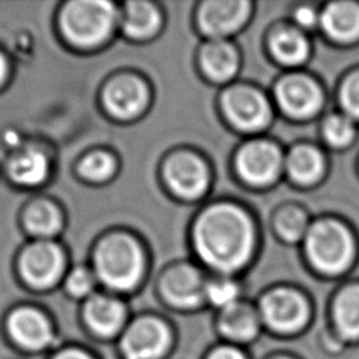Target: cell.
Listing matches in <instances>:
<instances>
[{
    "mask_svg": "<svg viewBox=\"0 0 359 359\" xmlns=\"http://www.w3.org/2000/svg\"><path fill=\"white\" fill-rule=\"evenodd\" d=\"M195 245L201 258L219 271H234L248 259L252 227L247 215L220 203L205 210L195 226Z\"/></svg>",
    "mask_w": 359,
    "mask_h": 359,
    "instance_id": "6da1fadb",
    "label": "cell"
},
{
    "mask_svg": "<svg viewBox=\"0 0 359 359\" xmlns=\"http://www.w3.org/2000/svg\"><path fill=\"white\" fill-rule=\"evenodd\" d=\"M95 271L107 286L116 290L132 289L143 271L142 251L130 237L111 236L95 251Z\"/></svg>",
    "mask_w": 359,
    "mask_h": 359,
    "instance_id": "7a4b0ae2",
    "label": "cell"
},
{
    "mask_svg": "<svg viewBox=\"0 0 359 359\" xmlns=\"http://www.w3.org/2000/svg\"><path fill=\"white\" fill-rule=\"evenodd\" d=\"M62 28L66 36L81 46L104 41L115 22V7L102 0H77L62 13Z\"/></svg>",
    "mask_w": 359,
    "mask_h": 359,
    "instance_id": "3957f363",
    "label": "cell"
},
{
    "mask_svg": "<svg viewBox=\"0 0 359 359\" xmlns=\"http://www.w3.org/2000/svg\"><path fill=\"white\" fill-rule=\"evenodd\" d=\"M307 254L321 271H342L352 257V240L345 227L334 222L314 224L307 233Z\"/></svg>",
    "mask_w": 359,
    "mask_h": 359,
    "instance_id": "277c9868",
    "label": "cell"
},
{
    "mask_svg": "<svg viewBox=\"0 0 359 359\" xmlns=\"http://www.w3.org/2000/svg\"><path fill=\"white\" fill-rule=\"evenodd\" d=\"M223 105L230 121L245 130L262 128L269 119L266 100L255 90L236 87L226 93Z\"/></svg>",
    "mask_w": 359,
    "mask_h": 359,
    "instance_id": "5b68a950",
    "label": "cell"
},
{
    "mask_svg": "<svg viewBox=\"0 0 359 359\" xmlns=\"http://www.w3.org/2000/svg\"><path fill=\"white\" fill-rule=\"evenodd\" d=\"M62 269V251L52 243L42 241L31 245L21 258L22 275L36 287H46L55 283Z\"/></svg>",
    "mask_w": 359,
    "mask_h": 359,
    "instance_id": "8992f818",
    "label": "cell"
},
{
    "mask_svg": "<svg viewBox=\"0 0 359 359\" xmlns=\"http://www.w3.org/2000/svg\"><path fill=\"white\" fill-rule=\"evenodd\" d=\"M280 165L278 149L268 142H252L244 146L237 157L238 172L251 184L271 182Z\"/></svg>",
    "mask_w": 359,
    "mask_h": 359,
    "instance_id": "52a82bcc",
    "label": "cell"
},
{
    "mask_svg": "<svg viewBox=\"0 0 359 359\" xmlns=\"http://www.w3.org/2000/svg\"><path fill=\"white\" fill-rule=\"evenodd\" d=\"M168 344L167 328L154 318L136 321L123 338V351L129 359H156Z\"/></svg>",
    "mask_w": 359,
    "mask_h": 359,
    "instance_id": "ba28073f",
    "label": "cell"
},
{
    "mask_svg": "<svg viewBox=\"0 0 359 359\" xmlns=\"http://www.w3.org/2000/svg\"><path fill=\"white\" fill-rule=\"evenodd\" d=\"M266 323L279 331H293L307 317V307L300 294L290 290H275L262 300Z\"/></svg>",
    "mask_w": 359,
    "mask_h": 359,
    "instance_id": "9c48e42d",
    "label": "cell"
},
{
    "mask_svg": "<svg viewBox=\"0 0 359 359\" xmlns=\"http://www.w3.org/2000/svg\"><path fill=\"white\" fill-rule=\"evenodd\" d=\"M280 107L294 116L311 115L321 104V94L314 81L304 76H289L276 87Z\"/></svg>",
    "mask_w": 359,
    "mask_h": 359,
    "instance_id": "30bf717a",
    "label": "cell"
},
{
    "mask_svg": "<svg viewBox=\"0 0 359 359\" xmlns=\"http://www.w3.org/2000/svg\"><path fill=\"white\" fill-rule=\"evenodd\" d=\"M170 187L181 196L195 198L206 187L208 175L203 163L192 154H177L165 167Z\"/></svg>",
    "mask_w": 359,
    "mask_h": 359,
    "instance_id": "8fae6325",
    "label": "cell"
},
{
    "mask_svg": "<svg viewBox=\"0 0 359 359\" xmlns=\"http://www.w3.org/2000/svg\"><path fill=\"white\" fill-rule=\"evenodd\" d=\"M250 4L244 0H213L199 11L201 27L210 35H226L240 27L248 14Z\"/></svg>",
    "mask_w": 359,
    "mask_h": 359,
    "instance_id": "7c38bea8",
    "label": "cell"
},
{
    "mask_svg": "<svg viewBox=\"0 0 359 359\" xmlns=\"http://www.w3.org/2000/svg\"><path fill=\"white\" fill-rule=\"evenodd\" d=\"M105 107L119 118H130L139 114L147 102L144 84L135 77H119L109 83L104 93Z\"/></svg>",
    "mask_w": 359,
    "mask_h": 359,
    "instance_id": "4fadbf2b",
    "label": "cell"
},
{
    "mask_svg": "<svg viewBox=\"0 0 359 359\" xmlns=\"http://www.w3.org/2000/svg\"><path fill=\"white\" fill-rule=\"evenodd\" d=\"M163 292L171 303L191 307L202 300L206 294V287L202 276L195 269L178 266L164 276Z\"/></svg>",
    "mask_w": 359,
    "mask_h": 359,
    "instance_id": "5bb4252c",
    "label": "cell"
},
{
    "mask_svg": "<svg viewBox=\"0 0 359 359\" xmlns=\"http://www.w3.org/2000/svg\"><path fill=\"white\" fill-rule=\"evenodd\" d=\"M10 331L18 344L31 349L42 348L50 339L46 320L32 309L17 310L10 318Z\"/></svg>",
    "mask_w": 359,
    "mask_h": 359,
    "instance_id": "9a60e30c",
    "label": "cell"
},
{
    "mask_svg": "<svg viewBox=\"0 0 359 359\" xmlns=\"http://www.w3.org/2000/svg\"><path fill=\"white\" fill-rule=\"evenodd\" d=\"M327 34L338 41H352L359 36V6L348 1L331 3L321 15Z\"/></svg>",
    "mask_w": 359,
    "mask_h": 359,
    "instance_id": "2e32d148",
    "label": "cell"
},
{
    "mask_svg": "<svg viewBox=\"0 0 359 359\" xmlns=\"http://www.w3.org/2000/svg\"><path fill=\"white\" fill-rule=\"evenodd\" d=\"M123 316L122 304L107 296H95L86 306V318L90 327L101 335L116 332L123 321Z\"/></svg>",
    "mask_w": 359,
    "mask_h": 359,
    "instance_id": "e0dca14e",
    "label": "cell"
},
{
    "mask_svg": "<svg viewBox=\"0 0 359 359\" xmlns=\"http://www.w3.org/2000/svg\"><path fill=\"white\" fill-rule=\"evenodd\" d=\"M10 175L25 185H35L43 181L48 174V160L36 149H25L11 157L8 163Z\"/></svg>",
    "mask_w": 359,
    "mask_h": 359,
    "instance_id": "ac0fdd59",
    "label": "cell"
},
{
    "mask_svg": "<svg viewBox=\"0 0 359 359\" xmlns=\"http://www.w3.org/2000/svg\"><path fill=\"white\" fill-rule=\"evenodd\" d=\"M220 328L227 337L245 341L255 335L258 323L251 309L244 304L234 303L224 309L220 317Z\"/></svg>",
    "mask_w": 359,
    "mask_h": 359,
    "instance_id": "d6986e66",
    "label": "cell"
},
{
    "mask_svg": "<svg viewBox=\"0 0 359 359\" xmlns=\"http://www.w3.org/2000/svg\"><path fill=\"white\" fill-rule=\"evenodd\" d=\"M203 70L215 80H226L237 69V56L231 46L223 42H213L202 52Z\"/></svg>",
    "mask_w": 359,
    "mask_h": 359,
    "instance_id": "ffe728a7",
    "label": "cell"
},
{
    "mask_svg": "<svg viewBox=\"0 0 359 359\" xmlns=\"http://www.w3.org/2000/svg\"><path fill=\"white\" fill-rule=\"evenodd\" d=\"M160 24L157 10L146 1H129L126 4L123 28L130 36L143 38L151 35Z\"/></svg>",
    "mask_w": 359,
    "mask_h": 359,
    "instance_id": "44dd1931",
    "label": "cell"
},
{
    "mask_svg": "<svg viewBox=\"0 0 359 359\" xmlns=\"http://www.w3.org/2000/svg\"><path fill=\"white\" fill-rule=\"evenodd\" d=\"M287 171L299 182H313L323 171V158L320 153L311 147H297L292 150L286 163Z\"/></svg>",
    "mask_w": 359,
    "mask_h": 359,
    "instance_id": "7402d4cb",
    "label": "cell"
},
{
    "mask_svg": "<svg viewBox=\"0 0 359 359\" xmlns=\"http://www.w3.org/2000/svg\"><path fill=\"white\" fill-rule=\"evenodd\" d=\"M338 328L346 337H359V286L344 290L335 303Z\"/></svg>",
    "mask_w": 359,
    "mask_h": 359,
    "instance_id": "603a6c76",
    "label": "cell"
},
{
    "mask_svg": "<svg viewBox=\"0 0 359 359\" xmlns=\"http://www.w3.org/2000/svg\"><path fill=\"white\" fill-rule=\"evenodd\" d=\"M25 224L34 234L52 236L60 229V215L52 203L36 202L27 210Z\"/></svg>",
    "mask_w": 359,
    "mask_h": 359,
    "instance_id": "cb8c5ba5",
    "label": "cell"
},
{
    "mask_svg": "<svg viewBox=\"0 0 359 359\" xmlns=\"http://www.w3.org/2000/svg\"><path fill=\"white\" fill-rule=\"evenodd\" d=\"M272 50L280 62L296 65L304 60L307 55V42L299 32L286 29L273 36Z\"/></svg>",
    "mask_w": 359,
    "mask_h": 359,
    "instance_id": "d4e9b609",
    "label": "cell"
},
{
    "mask_svg": "<svg viewBox=\"0 0 359 359\" xmlns=\"http://www.w3.org/2000/svg\"><path fill=\"white\" fill-rule=\"evenodd\" d=\"M80 174L91 181H104L112 175L115 171L114 158L102 151H95L88 154L79 167Z\"/></svg>",
    "mask_w": 359,
    "mask_h": 359,
    "instance_id": "484cf974",
    "label": "cell"
},
{
    "mask_svg": "<svg viewBox=\"0 0 359 359\" xmlns=\"http://www.w3.org/2000/svg\"><path fill=\"white\" fill-rule=\"evenodd\" d=\"M276 227L286 240L296 241L306 231V217L297 209H286L278 216Z\"/></svg>",
    "mask_w": 359,
    "mask_h": 359,
    "instance_id": "4316f807",
    "label": "cell"
},
{
    "mask_svg": "<svg viewBox=\"0 0 359 359\" xmlns=\"http://www.w3.org/2000/svg\"><path fill=\"white\" fill-rule=\"evenodd\" d=\"M325 137L331 144L344 146L351 142L353 136V126L345 116H331L324 126Z\"/></svg>",
    "mask_w": 359,
    "mask_h": 359,
    "instance_id": "83f0119b",
    "label": "cell"
},
{
    "mask_svg": "<svg viewBox=\"0 0 359 359\" xmlns=\"http://www.w3.org/2000/svg\"><path fill=\"white\" fill-rule=\"evenodd\" d=\"M206 296L209 297V300L213 304L220 306L223 309H227V307H230L231 304L236 303L237 287L230 282L210 283L206 287Z\"/></svg>",
    "mask_w": 359,
    "mask_h": 359,
    "instance_id": "f1b7e54d",
    "label": "cell"
},
{
    "mask_svg": "<svg viewBox=\"0 0 359 359\" xmlns=\"http://www.w3.org/2000/svg\"><path fill=\"white\" fill-rule=\"evenodd\" d=\"M344 108L353 116L359 118V73L351 76L341 91Z\"/></svg>",
    "mask_w": 359,
    "mask_h": 359,
    "instance_id": "f546056e",
    "label": "cell"
},
{
    "mask_svg": "<svg viewBox=\"0 0 359 359\" xmlns=\"http://www.w3.org/2000/svg\"><path fill=\"white\" fill-rule=\"evenodd\" d=\"M66 286L72 294L84 296L93 289L94 278L91 272H88L86 268H77L67 278Z\"/></svg>",
    "mask_w": 359,
    "mask_h": 359,
    "instance_id": "4dcf8cb0",
    "label": "cell"
},
{
    "mask_svg": "<svg viewBox=\"0 0 359 359\" xmlns=\"http://www.w3.org/2000/svg\"><path fill=\"white\" fill-rule=\"evenodd\" d=\"M296 20L303 27H311L316 21V13L309 7H300L296 10Z\"/></svg>",
    "mask_w": 359,
    "mask_h": 359,
    "instance_id": "1f68e13d",
    "label": "cell"
},
{
    "mask_svg": "<svg viewBox=\"0 0 359 359\" xmlns=\"http://www.w3.org/2000/svg\"><path fill=\"white\" fill-rule=\"evenodd\" d=\"M210 359H244L243 355L234 349H229V348H223L216 351Z\"/></svg>",
    "mask_w": 359,
    "mask_h": 359,
    "instance_id": "d6a6232c",
    "label": "cell"
},
{
    "mask_svg": "<svg viewBox=\"0 0 359 359\" xmlns=\"http://www.w3.org/2000/svg\"><path fill=\"white\" fill-rule=\"evenodd\" d=\"M55 359H90L87 355H84L83 352H79V351H65L62 353H59Z\"/></svg>",
    "mask_w": 359,
    "mask_h": 359,
    "instance_id": "836d02e7",
    "label": "cell"
},
{
    "mask_svg": "<svg viewBox=\"0 0 359 359\" xmlns=\"http://www.w3.org/2000/svg\"><path fill=\"white\" fill-rule=\"evenodd\" d=\"M4 74H6V60H4V57L0 55V83L3 81Z\"/></svg>",
    "mask_w": 359,
    "mask_h": 359,
    "instance_id": "e575fe53",
    "label": "cell"
}]
</instances>
